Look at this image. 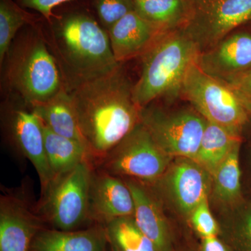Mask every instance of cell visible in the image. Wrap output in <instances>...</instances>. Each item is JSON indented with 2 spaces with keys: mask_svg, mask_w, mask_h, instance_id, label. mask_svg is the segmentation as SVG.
<instances>
[{
  "mask_svg": "<svg viewBox=\"0 0 251 251\" xmlns=\"http://www.w3.org/2000/svg\"><path fill=\"white\" fill-rule=\"evenodd\" d=\"M23 9L38 11L46 21L50 23L53 18V9L59 5L72 0H14Z\"/></svg>",
  "mask_w": 251,
  "mask_h": 251,
  "instance_id": "obj_28",
  "label": "cell"
},
{
  "mask_svg": "<svg viewBox=\"0 0 251 251\" xmlns=\"http://www.w3.org/2000/svg\"><path fill=\"white\" fill-rule=\"evenodd\" d=\"M245 176H246V184H247V188H249V191L251 193V196H248L247 198H251V143L247 144V148L245 150Z\"/></svg>",
  "mask_w": 251,
  "mask_h": 251,
  "instance_id": "obj_31",
  "label": "cell"
},
{
  "mask_svg": "<svg viewBox=\"0 0 251 251\" xmlns=\"http://www.w3.org/2000/svg\"><path fill=\"white\" fill-rule=\"evenodd\" d=\"M34 23L33 16L14 0H0V62L4 61L20 29Z\"/></svg>",
  "mask_w": 251,
  "mask_h": 251,
  "instance_id": "obj_25",
  "label": "cell"
},
{
  "mask_svg": "<svg viewBox=\"0 0 251 251\" xmlns=\"http://www.w3.org/2000/svg\"><path fill=\"white\" fill-rule=\"evenodd\" d=\"M196 44L182 29L168 31L142 56L139 79L133 97L140 109L158 99L175 101L191 64L199 54Z\"/></svg>",
  "mask_w": 251,
  "mask_h": 251,
  "instance_id": "obj_3",
  "label": "cell"
},
{
  "mask_svg": "<svg viewBox=\"0 0 251 251\" xmlns=\"http://www.w3.org/2000/svg\"><path fill=\"white\" fill-rule=\"evenodd\" d=\"M32 112L56 134L76 140L87 147L76 112L67 89L64 87L49 101L32 108Z\"/></svg>",
  "mask_w": 251,
  "mask_h": 251,
  "instance_id": "obj_18",
  "label": "cell"
},
{
  "mask_svg": "<svg viewBox=\"0 0 251 251\" xmlns=\"http://www.w3.org/2000/svg\"><path fill=\"white\" fill-rule=\"evenodd\" d=\"M42 228L36 216L22 201L1 196L0 251H31L33 240Z\"/></svg>",
  "mask_w": 251,
  "mask_h": 251,
  "instance_id": "obj_15",
  "label": "cell"
},
{
  "mask_svg": "<svg viewBox=\"0 0 251 251\" xmlns=\"http://www.w3.org/2000/svg\"><path fill=\"white\" fill-rule=\"evenodd\" d=\"M133 87L120 64L69 91L91 156L103 158L139 123Z\"/></svg>",
  "mask_w": 251,
  "mask_h": 251,
  "instance_id": "obj_1",
  "label": "cell"
},
{
  "mask_svg": "<svg viewBox=\"0 0 251 251\" xmlns=\"http://www.w3.org/2000/svg\"><path fill=\"white\" fill-rule=\"evenodd\" d=\"M11 128L18 148L35 168L44 194L53 181L54 176L46 155L41 120L34 112L18 109L11 115Z\"/></svg>",
  "mask_w": 251,
  "mask_h": 251,
  "instance_id": "obj_14",
  "label": "cell"
},
{
  "mask_svg": "<svg viewBox=\"0 0 251 251\" xmlns=\"http://www.w3.org/2000/svg\"><path fill=\"white\" fill-rule=\"evenodd\" d=\"M133 195L135 224L153 243L158 251H174V236L171 225L159 202L143 183L135 179L125 181Z\"/></svg>",
  "mask_w": 251,
  "mask_h": 251,
  "instance_id": "obj_16",
  "label": "cell"
},
{
  "mask_svg": "<svg viewBox=\"0 0 251 251\" xmlns=\"http://www.w3.org/2000/svg\"><path fill=\"white\" fill-rule=\"evenodd\" d=\"M103 159L104 172L109 174L155 184L165 174L173 158L162 151L140 121Z\"/></svg>",
  "mask_w": 251,
  "mask_h": 251,
  "instance_id": "obj_7",
  "label": "cell"
},
{
  "mask_svg": "<svg viewBox=\"0 0 251 251\" xmlns=\"http://www.w3.org/2000/svg\"><path fill=\"white\" fill-rule=\"evenodd\" d=\"M246 130H247L248 132H249V133L251 135V120L250 122H249V125L247 126V128H246ZM245 131H244V133H245Z\"/></svg>",
  "mask_w": 251,
  "mask_h": 251,
  "instance_id": "obj_33",
  "label": "cell"
},
{
  "mask_svg": "<svg viewBox=\"0 0 251 251\" xmlns=\"http://www.w3.org/2000/svg\"><path fill=\"white\" fill-rule=\"evenodd\" d=\"M190 2L189 18L182 29L200 52L251 22V0H190Z\"/></svg>",
  "mask_w": 251,
  "mask_h": 251,
  "instance_id": "obj_9",
  "label": "cell"
},
{
  "mask_svg": "<svg viewBox=\"0 0 251 251\" xmlns=\"http://www.w3.org/2000/svg\"><path fill=\"white\" fill-rule=\"evenodd\" d=\"M181 97L206 121L244 135L251 120V103L231 86L202 72L196 62L188 69Z\"/></svg>",
  "mask_w": 251,
  "mask_h": 251,
  "instance_id": "obj_5",
  "label": "cell"
},
{
  "mask_svg": "<svg viewBox=\"0 0 251 251\" xmlns=\"http://www.w3.org/2000/svg\"><path fill=\"white\" fill-rule=\"evenodd\" d=\"M92 176V166L87 161L53 180L44 195L46 217L54 229L75 230L90 220Z\"/></svg>",
  "mask_w": 251,
  "mask_h": 251,
  "instance_id": "obj_8",
  "label": "cell"
},
{
  "mask_svg": "<svg viewBox=\"0 0 251 251\" xmlns=\"http://www.w3.org/2000/svg\"><path fill=\"white\" fill-rule=\"evenodd\" d=\"M140 121L168 156L194 159L207 121L191 104L166 108L149 104L140 109Z\"/></svg>",
  "mask_w": 251,
  "mask_h": 251,
  "instance_id": "obj_6",
  "label": "cell"
},
{
  "mask_svg": "<svg viewBox=\"0 0 251 251\" xmlns=\"http://www.w3.org/2000/svg\"><path fill=\"white\" fill-rule=\"evenodd\" d=\"M108 244L110 245V251H122L114 243L108 241Z\"/></svg>",
  "mask_w": 251,
  "mask_h": 251,
  "instance_id": "obj_32",
  "label": "cell"
},
{
  "mask_svg": "<svg viewBox=\"0 0 251 251\" xmlns=\"http://www.w3.org/2000/svg\"><path fill=\"white\" fill-rule=\"evenodd\" d=\"M243 140L242 135L207 121L194 160L213 175L232 150L243 143Z\"/></svg>",
  "mask_w": 251,
  "mask_h": 251,
  "instance_id": "obj_21",
  "label": "cell"
},
{
  "mask_svg": "<svg viewBox=\"0 0 251 251\" xmlns=\"http://www.w3.org/2000/svg\"><path fill=\"white\" fill-rule=\"evenodd\" d=\"M193 228L201 238L219 236V222L211 213L209 198L204 199L188 217Z\"/></svg>",
  "mask_w": 251,
  "mask_h": 251,
  "instance_id": "obj_27",
  "label": "cell"
},
{
  "mask_svg": "<svg viewBox=\"0 0 251 251\" xmlns=\"http://www.w3.org/2000/svg\"><path fill=\"white\" fill-rule=\"evenodd\" d=\"M49 23L53 26L54 43L72 87L122 64L115 58L108 31L90 14L74 11Z\"/></svg>",
  "mask_w": 251,
  "mask_h": 251,
  "instance_id": "obj_2",
  "label": "cell"
},
{
  "mask_svg": "<svg viewBox=\"0 0 251 251\" xmlns=\"http://www.w3.org/2000/svg\"><path fill=\"white\" fill-rule=\"evenodd\" d=\"M167 32L135 11L119 20L108 31L112 52L120 64L142 57Z\"/></svg>",
  "mask_w": 251,
  "mask_h": 251,
  "instance_id": "obj_13",
  "label": "cell"
},
{
  "mask_svg": "<svg viewBox=\"0 0 251 251\" xmlns=\"http://www.w3.org/2000/svg\"><path fill=\"white\" fill-rule=\"evenodd\" d=\"M155 184L181 215L188 218L210 196L212 175L193 158H173L165 174Z\"/></svg>",
  "mask_w": 251,
  "mask_h": 251,
  "instance_id": "obj_10",
  "label": "cell"
},
{
  "mask_svg": "<svg viewBox=\"0 0 251 251\" xmlns=\"http://www.w3.org/2000/svg\"><path fill=\"white\" fill-rule=\"evenodd\" d=\"M108 241L122 251H158L135 224L133 216L120 218L105 225Z\"/></svg>",
  "mask_w": 251,
  "mask_h": 251,
  "instance_id": "obj_24",
  "label": "cell"
},
{
  "mask_svg": "<svg viewBox=\"0 0 251 251\" xmlns=\"http://www.w3.org/2000/svg\"><path fill=\"white\" fill-rule=\"evenodd\" d=\"M196 64L210 76L230 83L251 69V31L240 27L229 33L200 52Z\"/></svg>",
  "mask_w": 251,
  "mask_h": 251,
  "instance_id": "obj_11",
  "label": "cell"
},
{
  "mask_svg": "<svg viewBox=\"0 0 251 251\" xmlns=\"http://www.w3.org/2000/svg\"><path fill=\"white\" fill-rule=\"evenodd\" d=\"M135 11L166 31L183 29L191 11L190 0H135Z\"/></svg>",
  "mask_w": 251,
  "mask_h": 251,
  "instance_id": "obj_23",
  "label": "cell"
},
{
  "mask_svg": "<svg viewBox=\"0 0 251 251\" xmlns=\"http://www.w3.org/2000/svg\"><path fill=\"white\" fill-rule=\"evenodd\" d=\"M223 211L218 221L221 239L230 251H251V198Z\"/></svg>",
  "mask_w": 251,
  "mask_h": 251,
  "instance_id": "obj_22",
  "label": "cell"
},
{
  "mask_svg": "<svg viewBox=\"0 0 251 251\" xmlns=\"http://www.w3.org/2000/svg\"><path fill=\"white\" fill-rule=\"evenodd\" d=\"M41 122L44 129L46 155L54 179L72 171L80 163L89 161L91 154L85 145L56 134L41 120Z\"/></svg>",
  "mask_w": 251,
  "mask_h": 251,
  "instance_id": "obj_20",
  "label": "cell"
},
{
  "mask_svg": "<svg viewBox=\"0 0 251 251\" xmlns=\"http://www.w3.org/2000/svg\"><path fill=\"white\" fill-rule=\"evenodd\" d=\"M102 27L107 31L126 15L135 11V0H94Z\"/></svg>",
  "mask_w": 251,
  "mask_h": 251,
  "instance_id": "obj_26",
  "label": "cell"
},
{
  "mask_svg": "<svg viewBox=\"0 0 251 251\" xmlns=\"http://www.w3.org/2000/svg\"><path fill=\"white\" fill-rule=\"evenodd\" d=\"M200 251H230L219 236L202 238Z\"/></svg>",
  "mask_w": 251,
  "mask_h": 251,
  "instance_id": "obj_30",
  "label": "cell"
},
{
  "mask_svg": "<svg viewBox=\"0 0 251 251\" xmlns=\"http://www.w3.org/2000/svg\"><path fill=\"white\" fill-rule=\"evenodd\" d=\"M133 195L125 181L103 172L93 174L91 183L89 217L104 226L134 215Z\"/></svg>",
  "mask_w": 251,
  "mask_h": 251,
  "instance_id": "obj_12",
  "label": "cell"
},
{
  "mask_svg": "<svg viewBox=\"0 0 251 251\" xmlns=\"http://www.w3.org/2000/svg\"><path fill=\"white\" fill-rule=\"evenodd\" d=\"M242 144L237 145L212 175L209 200L223 211L232 207L245 198L243 191L241 165Z\"/></svg>",
  "mask_w": 251,
  "mask_h": 251,
  "instance_id": "obj_19",
  "label": "cell"
},
{
  "mask_svg": "<svg viewBox=\"0 0 251 251\" xmlns=\"http://www.w3.org/2000/svg\"><path fill=\"white\" fill-rule=\"evenodd\" d=\"M251 103V69L227 84Z\"/></svg>",
  "mask_w": 251,
  "mask_h": 251,
  "instance_id": "obj_29",
  "label": "cell"
},
{
  "mask_svg": "<svg viewBox=\"0 0 251 251\" xmlns=\"http://www.w3.org/2000/svg\"><path fill=\"white\" fill-rule=\"evenodd\" d=\"M10 49L8 83L31 108L49 101L64 88L57 61L34 29Z\"/></svg>",
  "mask_w": 251,
  "mask_h": 251,
  "instance_id": "obj_4",
  "label": "cell"
},
{
  "mask_svg": "<svg viewBox=\"0 0 251 251\" xmlns=\"http://www.w3.org/2000/svg\"><path fill=\"white\" fill-rule=\"evenodd\" d=\"M108 244L106 229L101 226L82 230L41 229L31 251H107Z\"/></svg>",
  "mask_w": 251,
  "mask_h": 251,
  "instance_id": "obj_17",
  "label": "cell"
},
{
  "mask_svg": "<svg viewBox=\"0 0 251 251\" xmlns=\"http://www.w3.org/2000/svg\"></svg>",
  "mask_w": 251,
  "mask_h": 251,
  "instance_id": "obj_34",
  "label": "cell"
}]
</instances>
